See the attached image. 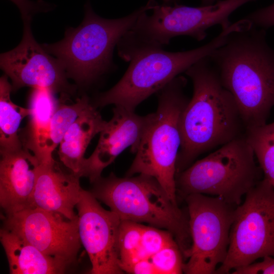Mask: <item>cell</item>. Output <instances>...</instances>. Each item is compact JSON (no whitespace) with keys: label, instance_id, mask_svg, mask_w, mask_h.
<instances>
[{"label":"cell","instance_id":"cell-1","mask_svg":"<svg viewBox=\"0 0 274 274\" xmlns=\"http://www.w3.org/2000/svg\"><path fill=\"white\" fill-rule=\"evenodd\" d=\"M209 56L185 72L192 82L193 95L181 117L176 174L201 154L245 135L246 125L235 98L223 85Z\"/></svg>","mask_w":274,"mask_h":274},{"label":"cell","instance_id":"cell-2","mask_svg":"<svg viewBox=\"0 0 274 274\" xmlns=\"http://www.w3.org/2000/svg\"><path fill=\"white\" fill-rule=\"evenodd\" d=\"M265 30L252 25L233 32L209 56L235 98L246 129L266 124L274 107V48Z\"/></svg>","mask_w":274,"mask_h":274},{"label":"cell","instance_id":"cell-3","mask_svg":"<svg viewBox=\"0 0 274 274\" xmlns=\"http://www.w3.org/2000/svg\"><path fill=\"white\" fill-rule=\"evenodd\" d=\"M156 3L149 0L126 16L109 19L95 13L88 2L79 26L68 28L61 41L42 45L59 60L68 78L80 87L89 86L113 67L115 47L140 15L152 9Z\"/></svg>","mask_w":274,"mask_h":274},{"label":"cell","instance_id":"cell-4","mask_svg":"<svg viewBox=\"0 0 274 274\" xmlns=\"http://www.w3.org/2000/svg\"><path fill=\"white\" fill-rule=\"evenodd\" d=\"M256 0H219L215 4L190 7L157 3L152 13H143L117 44L119 56L130 61L150 50L163 49L177 36H188L198 41L207 36V30L219 25L222 30L232 24L230 15L244 5Z\"/></svg>","mask_w":274,"mask_h":274},{"label":"cell","instance_id":"cell-5","mask_svg":"<svg viewBox=\"0 0 274 274\" xmlns=\"http://www.w3.org/2000/svg\"><path fill=\"white\" fill-rule=\"evenodd\" d=\"M92 184L90 192L122 221L145 223L169 231L186 260L192 244L188 217L154 178L143 174L119 178L111 173Z\"/></svg>","mask_w":274,"mask_h":274},{"label":"cell","instance_id":"cell-6","mask_svg":"<svg viewBox=\"0 0 274 274\" xmlns=\"http://www.w3.org/2000/svg\"><path fill=\"white\" fill-rule=\"evenodd\" d=\"M187 82L185 77L179 75L157 92V111L126 174L154 178L176 203V162L181 144L180 123L190 100L184 92Z\"/></svg>","mask_w":274,"mask_h":274},{"label":"cell","instance_id":"cell-7","mask_svg":"<svg viewBox=\"0 0 274 274\" xmlns=\"http://www.w3.org/2000/svg\"><path fill=\"white\" fill-rule=\"evenodd\" d=\"M245 135L219 147L176 175L177 192L219 197L238 206L261 180L262 170Z\"/></svg>","mask_w":274,"mask_h":274},{"label":"cell","instance_id":"cell-8","mask_svg":"<svg viewBox=\"0 0 274 274\" xmlns=\"http://www.w3.org/2000/svg\"><path fill=\"white\" fill-rule=\"evenodd\" d=\"M234 28L230 26L207 44L182 52H168L163 49L144 52L130 61L125 73L112 88L99 94L93 106L109 105L134 111L152 94L158 92L195 62L210 56L223 45Z\"/></svg>","mask_w":274,"mask_h":274},{"label":"cell","instance_id":"cell-9","mask_svg":"<svg viewBox=\"0 0 274 274\" xmlns=\"http://www.w3.org/2000/svg\"><path fill=\"white\" fill-rule=\"evenodd\" d=\"M274 257V189L263 177L236 207L230 231L228 252L216 273Z\"/></svg>","mask_w":274,"mask_h":274},{"label":"cell","instance_id":"cell-10","mask_svg":"<svg viewBox=\"0 0 274 274\" xmlns=\"http://www.w3.org/2000/svg\"><path fill=\"white\" fill-rule=\"evenodd\" d=\"M192 241L183 272L212 274L227 254L236 206L219 197L191 194L185 198Z\"/></svg>","mask_w":274,"mask_h":274},{"label":"cell","instance_id":"cell-11","mask_svg":"<svg viewBox=\"0 0 274 274\" xmlns=\"http://www.w3.org/2000/svg\"><path fill=\"white\" fill-rule=\"evenodd\" d=\"M23 21L21 41L0 56L1 68L11 80L12 92L30 87L48 89L65 96L73 94L76 86L67 81L60 62L36 42L31 30V20Z\"/></svg>","mask_w":274,"mask_h":274},{"label":"cell","instance_id":"cell-12","mask_svg":"<svg viewBox=\"0 0 274 274\" xmlns=\"http://www.w3.org/2000/svg\"><path fill=\"white\" fill-rule=\"evenodd\" d=\"M3 219L4 228L46 255L70 264L76 260L81 244L78 217L70 220L57 213L31 208L5 215Z\"/></svg>","mask_w":274,"mask_h":274},{"label":"cell","instance_id":"cell-13","mask_svg":"<svg viewBox=\"0 0 274 274\" xmlns=\"http://www.w3.org/2000/svg\"><path fill=\"white\" fill-rule=\"evenodd\" d=\"M81 244L91 263L92 274H120L119 236L122 220L102 207L90 191L82 189L76 206Z\"/></svg>","mask_w":274,"mask_h":274},{"label":"cell","instance_id":"cell-14","mask_svg":"<svg viewBox=\"0 0 274 274\" xmlns=\"http://www.w3.org/2000/svg\"><path fill=\"white\" fill-rule=\"evenodd\" d=\"M113 116L101 131L98 144L87 158H84L80 177L93 183L106 167L114 162L125 149L135 153L142 138L152 122L155 113L140 116L134 111L115 106Z\"/></svg>","mask_w":274,"mask_h":274},{"label":"cell","instance_id":"cell-15","mask_svg":"<svg viewBox=\"0 0 274 274\" xmlns=\"http://www.w3.org/2000/svg\"><path fill=\"white\" fill-rule=\"evenodd\" d=\"M0 152V204L5 215L33 208L39 161L24 147Z\"/></svg>","mask_w":274,"mask_h":274},{"label":"cell","instance_id":"cell-16","mask_svg":"<svg viewBox=\"0 0 274 274\" xmlns=\"http://www.w3.org/2000/svg\"><path fill=\"white\" fill-rule=\"evenodd\" d=\"M80 177L63 171L56 162L40 165L33 193V207L60 214L70 220L78 218L74 212L82 188Z\"/></svg>","mask_w":274,"mask_h":274},{"label":"cell","instance_id":"cell-17","mask_svg":"<svg viewBox=\"0 0 274 274\" xmlns=\"http://www.w3.org/2000/svg\"><path fill=\"white\" fill-rule=\"evenodd\" d=\"M59 101L54 92L45 88H33L29 98V120L20 136L22 145L30 150L41 165L55 162L47 153V142L50 121Z\"/></svg>","mask_w":274,"mask_h":274},{"label":"cell","instance_id":"cell-18","mask_svg":"<svg viewBox=\"0 0 274 274\" xmlns=\"http://www.w3.org/2000/svg\"><path fill=\"white\" fill-rule=\"evenodd\" d=\"M0 240L5 250L11 274H60L70 264L46 255L15 233L3 228Z\"/></svg>","mask_w":274,"mask_h":274},{"label":"cell","instance_id":"cell-19","mask_svg":"<svg viewBox=\"0 0 274 274\" xmlns=\"http://www.w3.org/2000/svg\"><path fill=\"white\" fill-rule=\"evenodd\" d=\"M107 123L96 107L91 104L69 127L59 144L60 160L70 172L80 178L86 148Z\"/></svg>","mask_w":274,"mask_h":274},{"label":"cell","instance_id":"cell-20","mask_svg":"<svg viewBox=\"0 0 274 274\" xmlns=\"http://www.w3.org/2000/svg\"><path fill=\"white\" fill-rule=\"evenodd\" d=\"M12 85L5 75L0 79V151H11L22 148L18 134L22 120L30 114L29 108L15 104L10 97Z\"/></svg>","mask_w":274,"mask_h":274},{"label":"cell","instance_id":"cell-21","mask_svg":"<svg viewBox=\"0 0 274 274\" xmlns=\"http://www.w3.org/2000/svg\"><path fill=\"white\" fill-rule=\"evenodd\" d=\"M245 138L265 178L274 189V121L247 129Z\"/></svg>","mask_w":274,"mask_h":274},{"label":"cell","instance_id":"cell-22","mask_svg":"<svg viewBox=\"0 0 274 274\" xmlns=\"http://www.w3.org/2000/svg\"><path fill=\"white\" fill-rule=\"evenodd\" d=\"M91 104L86 95L77 98L71 105L59 103L50 121L47 142V153L50 158H53V152L69 127Z\"/></svg>","mask_w":274,"mask_h":274},{"label":"cell","instance_id":"cell-23","mask_svg":"<svg viewBox=\"0 0 274 274\" xmlns=\"http://www.w3.org/2000/svg\"><path fill=\"white\" fill-rule=\"evenodd\" d=\"M258 262L237 268L232 270L233 274H274V257L265 256Z\"/></svg>","mask_w":274,"mask_h":274},{"label":"cell","instance_id":"cell-24","mask_svg":"<svg viewBox=\"0 0 274 274\" xmlns=\"http://www.w3.org/2000/svg\"><path fill=\"white\" fill-rule=\"evenodd\" d=\"M18 8L23 20L31 19L32 15L38 12L47 11L50 7L43 1L34 2L29 0H10Z\"/></svg>","mask_w":274,"mask_h":274},{"label":"cell","instance_id":"cell-25","mask_svg":"<svg viewBox=\"0 0 274 274\" xmlns=\"http://www.w3.org/2000/svg\"><path fill=\"white\" fill-rule=\"evenodd\" d=\"M219 0H201V6H208L215 4Z\"/></svg>","mask_w":274,"mask_h":274},{"label":"cell","instance_id":"cell-26","mask_svg":"<svg viewBox=\"0 0 274 274\" xmlns=\"http://www.w3.org/2000/svg\"><path fill=\"white\" fill-rule=\"evenodd\" d=\"M267 7L268 8V9L271 10H274V2L271 5L267 6Z\"/></svg>","mask_w":274,"mask_h":274},{"label":"cell","instance_id":"cell-27","mask_svg":"<svg viewBox=\"0 0 274 274\" xmlns=\"http://www.w3.org/2000/svg\"><path fill=\"white\" fill-rule=\"evenodd\" d=\"M165 4H170L174 0H162Z\"/></svg>","mask_w":274,"mask_h":274}]
</instances>
